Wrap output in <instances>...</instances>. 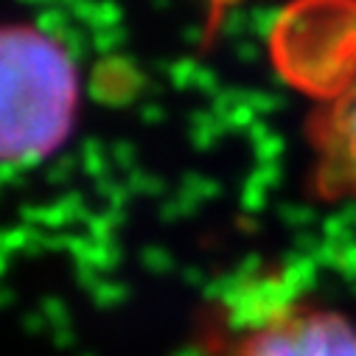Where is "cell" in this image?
Returning a JSON list of instances; mask_svg holds the SVG:
<instances>
[{
    "instance_id": "cell-1",
    "label": "cell",
    "mask_w": 356,
    "mask_h": 356,
    "mask_svg": "<svg viewBox=\"0 0 356 356\" xmlns=\"http://www.w3.org/2000/svg\"><path fill=\"white\" fill-rule=\"evenodd\" d=\"M273 45L284 76L314 102L306 121L314 197L356 200V0H298Z\"/></svg>"
},
{
    "instance_id": "cell-2",
    "label": "cell",
    "mask_w": 356,
    "mask_h": 356,
    "mask_svg": "<svg viewBox=\"0 0 356 356\" xmlns=\"http://www.w3.org/2000/svg\"><path fill=\"white\" fill-rule=\"evenodd\" d=\"M76 110L67 54L34 29H0V163L51 152Z\"/></svg>"
},
{
    "instance_id": "cell-3",
    "label": "cell",
    "mask_w": 356,
    "mask_h": 356,
    "mask_svg": "<svg viewBox=\"0 0 356 356\" xmlns=\"http://www.w3.org/2000/svg\"><path fill=\"white\" fill-rule=\"evenodd\" d=\"M225 356H356V317L286 303L247 328Z\"/></svg>"
}]
</instances>
